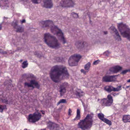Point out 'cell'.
<instances>
[{"label":"cell","instance_id":"6da1fadb","mask_svg":"<svg viewBox=\"0 0 130 130\" xmlns=\"http://www.w3.org/2000/svg\"><path fill=\"white\" fill-rule=\"evenodd\" d=\"M50 75L51 79L54 82L58 83L68 78L69 74L65 66L57 65L52 67L50 72Z\"/></svg>","mask_w":130,"mask_h":130},{"label":"cell","instance_id":"7a4b0ae2","mask_svg":"<svg viewBox=\"0 0 130 130\" xmlns=\"http://www.w3.org/2000/svg\"><path fill=\"white\" fill-rule=\"evenodd\" d=\"M93 114H88L83 120L79 122L78 127L82 130H87L90 129L93 123Z\"/></svg>","mask_w":130,"mask_h":130},{"label":"cell","instance_id":"3957f363","mask_svg":"<svg viewBox=\"0 0 130 130\" xmlns=\"http://www.w3.org/2000/svg\"><path fill=\"white\" fill-rule=\"evenodd\" d=\"M45 43L50 47L57 49L60 47V44L57 38L49 33H46L44 35Z\"/></svg>","mask_w":130,"mask_h":130},{"label":"cell","instance_id":"277c9868","mask_svg":"<svg viewBox=\"0 0 130 130\" xmlns=\"http://www.w3.org/2000/svg\"><path fill=\"white\" fill-rule=\"evenodd\" d=\"M118 27L122 37L127 38L130 41V28L123 23L118 24Z\"/></svg>","mask_w":130,"mask_h":130},{"label":"cell","instance_id":"5b68a950","mask_svg":"<svg viewBox=\"0 0 130 130\" xmlns=\"http://www.w3.org/2000/svg\"><path fill=\"white\" fill-rule=\"evenodd\" d=\"M50 30L53 34L55 35L63 44L66 43V41L64 36L63 32L60 29L53 24L50 27Z\"/></svg>","mask_w":130,"mask_h":130},{"label":"cell","instance_id":"8992f818","mask_svg":"<svg viewBox=\"0 0 130 130\" xmlns=\"http://www.w3.org/2000/svg\"><path fill=\"white\" fill-rule=\"evenodd\" d=\"M81 58V56L79 54H74L71 56L68 59V63L69 66L73 67L77 66Z\"/></svg>","mask_w":130,"mask_h":130},{"label":"cell","instance_id":"52a82bcc","mask_svg":"<svg viewBox=\"0 0 130 130\" xmlns=\"http://www.w3.org/2000/svg\"><path fill=\"white\" fill-rule=\"evenodd\" d=\"M41 118V113L36 111L34 113L29 115L28 116V119L30 122L34 123L40 120Z\"/></svg>","mask_w":130,"mask_h":130},{"label":"cell","instance_id":"ba28073f","mask_svg":"<svg viewBox=\"0 0 130 130\" xmlns=\"http://www.w3.org/2000/svg\"><path fill=\"white\" fill-rule=\"evenodd\" d=\"M113 103V99L110 95H108L107 98L103 99L101 101V103L103 106H110Z\"/></svg>","mask_w":130,"mask_h":130},{"label":"cell","instance_id":"9c48e42d","mask_svg":"<svg viewBox=\"0 0 130 130\" xmlns=\"http://www.w3.org/2000/svg\"><path fill=\"white\" fill-rule=\"evenodd\" d=\"M24 85L27 87L33 88H39V85L37 81L35 79H31L29 82H26L24 83Z\"/></svg>","mask_w":130,"mask_h":130},{"label":"cell","instance_id":"30bf717a","mask_svg":"<svg viewBox=\"0 0 130 130\" xmlns=\"http://www.w3.org/2000/svg\"><path fill=\"white\" fill-rule=\"evenodd\" d=\"M110 31L111 32L112 34H113L114 37L115 38L116 40H117L119 41L121 40V36L119 35L118 30L116 29V28H115V27L114 26H111L110 29Z\"/></svg>","mask_w":130,"mask_h":130},{"label":"cell","instance_id":"8fae6325","mask_svg":"<svg viewBox=\"0 0 130 130\" xmlns=\"http://www.w3.org/2000/svg\"><path fill=\"white\" fill-rule=\"evenodd\" d=\"M118 75L106 76L103 77V80L104 82H113L116 81Z\"/></svg>","mask_w":130,"mask_h":130},{"label":"cell","instance_id":"7c38bea8","mask_svg":"<svg viewBox=\"0 0 130 130\" xmlns=\"http://www.w3.org/2000/svg\"><path fill=\"white\" fill-rule=\"evenodd\" d=\"M98 117L100 120H102V121L106 123L109 125H111L112 124V122L109 119L105 118V115L104 114L100 113L98 114Z\"/></svg>","mask_w":130,"mask_h":130},{"label":"cell","instance_id":"4fadbf2b","mask_svg":"<svg viewBox=\"0 0 130 130\" xmlns=\"http://www.w3.org/2000/svg\"><path fill=\"white\" fill-rule=\"evenodd\" d=\"M105 90L108 92L110 93L112 91H118L121 90V86H119L118 87L114 88L112 86H107L104 88Z\"/></svg>","mask_w":130,"mask_h":130},{"label":"cell","instance_id":"5bb4252c","mask_svg":"<svg viewBox=\"0 0 130 130\" xmlns=\"http://www.w3.org/2000/svg\"><path fill=\"white\" fill-rule=\"evenodd\" d=\"M122 69V67L119 66H115L113 67H111L110 69V73H116L120 72Z\"/></svg>","mask_w":130,"mask_h":130},{"label":"cell","instance_id":"9a60e30c","mask_svg":"<svg viewBox=\"0 0 130 130\" xmlns=\"http://www.w3.org/2000/svg\"><path fill=\"white\" fill-rule=\"evenodd\" d=\"M41 24L43 27H49L50 28L52 25H53V22L52 21H42Z\"/></svg>","mask_w":130,"mask_h":130},{"label":"cell","instance_id":"2e32d148","mask_svg":"<svg viewBox=\"0 0 130 130\" xmlns=\"http://www.w3.org/2000/svg\"><path fill=\"white\" fill-rule=\"evenodd\" d=\"M53 3L52 0H44L43 1V6L45 8L51 9L53 7Z\"/></svg>","mask_w":130,"mask_h":130},{"label":"cell","instance_id":"e0dca14e","mask_svg":"<svg viewBox=\"0 0 130 130\" xmlns=\"http://www.w3.org/2000/svg\"><path fill=\"white\" fill-rule=\"evenodd\" d=\"M48 128L51 129V130H56L58 129L59 127V125L54 122H52L51 121H49L48 122Z\"/></svg>","mask_w":130,"mask_h":130},{"label":"cell","instance_id":"ac0fdd59","mask_svg":"<svg viewBox=\"0 0 130 130\" xmlns=\"http://www.w3.org/2000/svg\"><path fill=\"white\" fill-rule=\"evenodd\" d=\"M61 5L64 7H70L73 6L74 3L71 0H66L61 3Z\"/></svg>","mask_w":130,"mask_h":130},{"label":"cell","instance_id":"d6986e66","mask_svg":"<svg viewBox=\"0 0 130 130\" xmlns=\"http://www.w3.org/2000/svg\"><path fill=\"white\" fill-rule=\"evenodd\" d=\"M87 46V44L84 41H79L76 44V46L79 49H82Z\"/></svg>","mask_w":130,"mask_h":130},{"label":"cell","instance_id":"ffe728a7","mask_svg":"<svg viewBox=\"0 0 130 130\" xmlns=\"http://www.w3.org/2000/svg\"><path fill=\"white\" fill-rule=\"evenodd\" d=\"M13 26L14 28L15 29V30L17 32H23L24 31L23 27L21 26L18 25L16 23L13 24Z\"/></svg>","mask_w":130,"mask_h":130},{"label":"cell","instance_id":"44dd1931","mask_svg":"<svg viewBox=\"0 0 130 130\" xmlns=\"http://www.w3.org/2000/svg\"><path fill=\"white\" fill-rule=\"evenodd\" d=\"M66 91V87L65 85V84H63L61 85L60 86V92L61 96H63L65 93Z\"/></svg>","mask_w":130,"mask_h":130},{"label":"cell","instance_id":"7402d4cb","mask_svg":"<svg viewBox=\"0 0 130 130\" xmlns=\"http://www.w3.org/2000/svg\"><path fill=\"white\" fill-rule=\"evenodd\" d=\"M122 121L125 123L130 122V115H124L122 117Z\"/></svg>","mask_w":130,"mask_h":130},{"label":"cell","instance_id":"603a6c76","mask_svg":"<svg viewBox=\"0 0 130 130\" xmlns=\"http://www.w3.org/2000/svg\"><path fill=\"white\" fill-rule=\"evenodd\" d=\"M76 94L79 97H81L84 95V93L81 90L78 89L76 90Z\"/></svg>","mask_w":130,"mask_h":130},{"label":"cell","instance_id":"cb8c5ba5","mask_svg":"<svg viewBox=\"0 0 130 130\" xmlns=\"http://www.w3.org/2000/svg\"><path fill=\"white\" fill-rule=\"evenodd\" d=\"M81 118V115H80V111L79 109H78L77 111V116L74 120H78Z\"/></svg>","mask_w":130,"mask_h":130},{"label":"cell","instance_id":"d4e9b609","mask_svg":"<svg viewBox=\"0 0 130 130\" xmlns=\"http://www.w3.org/2000/svg\"><path fill=\"white\" fill-rule=\"evenodd\" d=\"M90 65H91V64L90 62H88V63L86 64L84 66L85 70H87V71L89 70L90 68Z\"/></svg>","mask_w":130,"mask_h":130},{"label":"cell","instance_id":"484cf974","mask_svg":"<svg viewBox=\"0 0 130 130\" xmlns=\"http://www.w3.org/2000/svg\"><path fill=\"white\" fill-rule=\"evenodd\" d=\"M28 62L27 61H25L22 63V67L23 68H26V67H27L28 66Z\"/></svg>","mask_w":130,"mask_h":130},{"label":"cell","instance_id":"4316f807","mask_svg":"<svg viewBox=\"0 0 130 130\" xmlns=\"http://www.w3.org/2000/svg\"><path fill=\"white\" fill-rule=\"evenodd\" d=\"M66 102H67V101H66V100H65V99H61L58 103L57 105H59L61 103H65Z\"/></svg>","mask_w":130,"mask_h":130},{"label":"cell","instance_id":"83f0119b","mask_svg":"<svg viewBox=\"0 0 130 130\" xmlns=\"http://www.w3.org/2000/svg\"><path fill=\"white\" fill-rule=\"evenodd\" d=\"M31 1L33 3L36 4L40 3L41 1V0H31Z\"/></svg>","mask_w":130,"mask_h":130},{"label":"cell","instance_id":"f1b7e54d","mask_svg":"<svg viewBox=\"0 0 130 130\" xmlns=\"http://www.w3.org/2000/svg\"><path fill=\"white\" fill-rule=\"evenodd\" d=\"M7 109V107L6 106H3V105H1V112H3V110H4V109Z\"/></svg>","mask_w":130,"mask_h":130},{"label":"cell","instance_id":"f546056e","mask_svg":"<svg viewBox=\"0 0 130 130\" xmlns=\"http://www.w3.org/2000/svg\"><path fill=\"white\" fill-rule=\"evenodd\" d=\"M128 72H130V69L126 70H124L122 71V72L121 73L122 74H125Z\"/></svg>","mask_w":130,"mask_h":130},{"label":"cell","instance_id":"4dcf8cb0","mask_svg":"<svg viewBox=\"0 0 130 130\" xmlns=\"http://www.w3.org/2000/svg\"><path fill=\"white\" fill-rule=\"evenodd\" d=\"M99 62V60H96V61H94V62H93V64L94 65H96L98 64Z\"/></svg>","mask_w":130,"mask_h":130},{"label":"cell","instance_id":"1f68e13d","mask_svg":"<svg viewBox=\"0 0 130 130\" xmlns=\"http://www.w3.org/2000/svg\"><path fill=\"white\" fill-rule=\"evenodd\" d=\"M71 112H72V111H71V109H69V113H68L69 115H71Z\"/></svg>","mask_w":130,"mask_h":130},{"label":"cell","instance_id":"d6a6232c","mask_svg":"<svg viewBox=\"0 0 130 130\" xmlns=\"http://www.w3.org/2000/svg\"><path fill=\"white\" fill-rule=\"evenodd\" d=\"M81 72L83 73H84V74H85L86 73V71H85V70H84L83 69H82L81 70Z\"/></svg>","mask_w":130,"mask_h":130},{"label":"cell","instance_id":"836d02e7","mask_svg":"<svg viewBox=\"0 0 130 130\" xmlns=\"http://www.w3.org/2000/svg\"><path fill=\"white\" fill-rule=\"evenodd\" d=\"M104 34L105 35L107 34H108L107 31H104Z\"/></svg>","mask_w":130,"mask_h":130},{"label":"cell","instance_id":"e575fe53","mask_svg":"<svg viewBox=\"0 0 130 130\" xmlns=\"http://www.w3.org/2000/svg\"><path fill=\"white\" fill-rule=\"evenodd\" d=\"M127 82H130V79H129V80H128Z\"/></svg>","mask_w":130,"mask_h":130},{"label":"cell","instance_id":"d590c367","mask_svg":"<svg viewBox=\"0 0 130 130\" xmlns=\"http://www.w3.org/2000/svg\"><path fill=\"white\" fill-rule=\"evenodd\" d=\"M46 130V129H41V130Z\"/></svg>","mask_w":130,"mask_h":130},{"label":"cell","instance_id":"8d00e7d4","mask_svg":"<svg viewBox=\"0 0 130 130\" xmlns=\"http://www.w3.org/2000/svg\"><path fill=\"white\" fill-rule=\"evenodd\" d=\"M21 1H24L25 0H21Z\"/></svg>","mask_w":130,"mask_h":130},{"label":"cell","instance_id":"74e56055","mask_svg":"<svg viewBox=\"0 0 130 130\" xmlns=\"http://www.w3.org/2000/svg\"><path fill=\"white\" fill-rule=\"evenodd\" d=\"M24 130H27V129H24Z\"/></svg>","mask_w":130,"mask_h":130}]
</instances>
